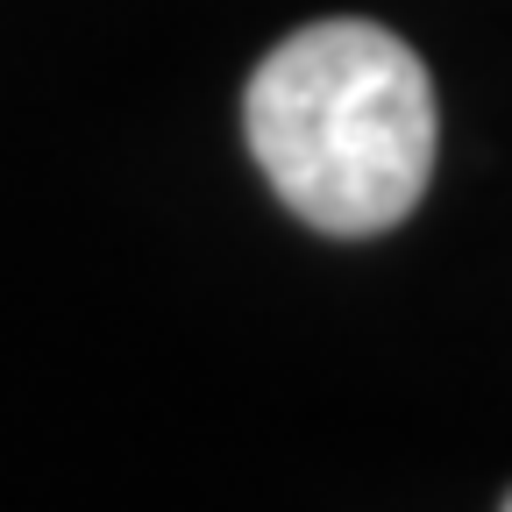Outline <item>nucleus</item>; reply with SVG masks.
<instances>
[{"instance_id":"nucleus-1","label":"nucleus","mask_w":512,"mask_h":512,"mask_svg":"<svg viewBox=\"0 0 512 512\" xmlns=\"http://www.w3.org/2000/svg\"><path fill=\"white\" fill-rule=\"evenodd\" d=\"M242 136L306 228L363 242L420 207L441 150V107L406 36L335 15L292 29L249 72Z\"/></svg>"},{"instance_id":"nucleus-2","label":"nucleus","mask_w":512,"mask_h":512,"mask_svg":"<svg viewBox=\"0 0 512 512\" xmlns=\"http://www.w3.org/2000/svg\"><path fill=\"white\" fill-rule=\"evenodd\" d=\"M505 512H512V498H505Z\"/></svg>"}]
</instances>
